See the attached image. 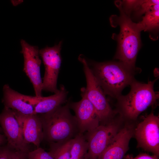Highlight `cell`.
Wrapping results in <instances>:
<instances>
[{
	"mask_svg": "<svg viewBox=\"0 0 159 159\" xmlns=\"http://www.w3.org/2000/svg\"><path fill=\"white\" fill-rule=\"evenodd\" d=\"M115 4L119 10L120 15L112 16L110 22L113 26L118 25L120 28L118 34L112 36L118 45L115 58L128 68L135 70V61L140 45V32L136 28V23L124 12L122 1H116Z\"/></svg>",
	"mask_w": 159,
	"mask_h": 159,
	"instance_id": "1",
	"label": "cell"
},
{
	"mask_svg": "<svg viewBox=\"0 0 159 159\" xmlns=\"http://www.w3.org/2000/svg\"><path fill=\"white\" fill-rule=\"evenodd\" d=\"M69 101L48 113L38 114L43 140L49 144L65 143L80 133L76 118L70 111Z\"/></svg>",
	"mask_w": 159,
	"mask_h": 159,
	"instance_id": "2",
	"label": "cell"
},
{
	"mask_svg": "<svg viewBox=\"0 0 159 159\" xmlns=\"http://www.w3.org/2000/svg\"><path fill=\"white\" fill-rule=\"evenodd\" d=\"M87 61L105 95L117 98L121 95L123 90L135 80V70L128 68L119 61Z\"/></svg>",
	"mask_w": 159,
	"mask_h": 159,
	"instance_id": "3",
	"label": "cell"
},
{
	"mask_svg": "<svg viewBox=\"0 0 159 159\" xmlns=\"http://www.w3.org/2000/svg\"><path fill=\"white\" fill-rule=\"evenodd\" d=\"M157 78L143 83L135 79L130 84L131 89L126 95H121L117 99L120 112L125 117L135 120L149 107L155 104L159 93L154 90Z\"/></svg>",
	"mask_w": 159,
	"mask_h": 159,
	"instance_id": "4",
	"label": "cell"
},
{
	"mask_svg": "<svg viewBox=\"0 0 159 159\" xmlns=\"http://www.w3.org/2000/svg\"><path fill=\"white\" fill-rule=\"evenodd\" d=\"M78 60L82 64L85 75L86 87H85L87 97L94 106L99 117L100 123H108L115 113L105 94L90 68L84 56L80 55Z\"/></svg>",
	"mask_w": 159,
	"mask_h": 159,
	"instance_id": "5",
	"label": "cell"
},
{
	"mask_svg": "<svg viewBox=\"0 0 159 159\" xmlns=\"http://www.w3.org/2000/svg\"><path fill=\"white\" fill-rule=\"evenodd\" d=\"M62 42L60 41L53 47L47 46L39 50V55L45 69L42 81V91L55 93L59 90L57 82L62 62L60 52Z\"/></svg>",
	"mask_w": 159,
	"mask_h": 159,
	"instance_id": "6",
	"label": "cell"
},
{
	"mask_svg": "<svg viewBox=\"0 0 159 159\" xmlns=\"http://www.w3.org/2000/svg\"><path fill=\"white\" fill-rule=\"evenodd\" d=\"M137 147L159 156V118L151 112L134 130Z\"/></svg>",
	"mask_w": 159,
	"mask_h": 159,
	"instance_id": "7",
	"label": "cell"
},
{
	"mask_svg": "<svg viewBox=\"0 0 159 159\" xmlns=\"http://www.w3.org/2000/svg\"><path fill=\"white\" fill-rule=\"evenodd\" d=\"M119 130L117 125L109 122L84 134L88 145V159H97Z\"/></svg>",
	"mask_w": 159,
	"mask_h": 159,
	"instance_id": "8",
	"label": "cell"
},
{
	"mask_svg": "<svg viewBox=\"0 0 159 159\" xmlns=\"http://www.w3.org/2000/svg\"><path fill=\"white\" fill-rule=\"evenodd\" d=\"M0 126L5 136L7 144L15 151L28 153L31 151L25 141L21 127L11 109L4 107L0 114Z\"/></svg>",
	"mask_w": 159,
	"mask_h": 159,
	"instance_id": "9",
	"label": "cell"
},
{
	"mask_svg": "<svg viewBox=\"0 0 159 159\" xmlns=\"http://www.w3.org/2000/svg\"><path fill=\"white\" fill-rule=\"evenodd\" d=\"M21 53L24 58V70L32 84L37 97L42 96V80L40 73L41 60L39 56V50L37 46L31 45L25 40L20 41Z\"/></svg>",
	"mask_w": 159,
	"mask_h": 159,
	"instance_id": "10",
	"label": "cell"
},
{
	"mask_svg": "<svg viewBox=\"0 0 159 159\" xmlns=\"http://www.w3.org/2000/svg\"><path fill=\"white\" fill-rule=\"evenodd\" d=\"M81 100L77 102H70L69 107L75 113L80 133L91 131L100 125L99 117L92 104L87 98L85 90L81 89Z\"/></svg>",
	"mask_w": 159,
	"mask_h": 159,
	"instance_id": "11",
	"label": "cell"
},
{
	"mask_svg": "<svg viewBox=\"0 0 159 159\" xmlns=\"http://www.w3.org/2000/svg\"><path fill=\"white\" fill-rule=\"evenodd\" d=\"M2 102L4 107L25 115L33 114L34 107L39 97L22 94L12 89L8 84L3 88Z\"/></svg>",
	"mask_w": 159,
	"mask_h": 159,
	"instance_id": "12",
	"label": "cell"
},
{
	"mask_svg": "<svg viewBox=\"0 0 159 159\" xmlns=\"http://www.w3.org/2000/svg\"><path fill=\"white\" fill-rule=\"evenodd\" d=\"M13 111L21 128L25 142L29 144H33L37 148L40 147L41 143L43 140V135L42 123L39 114L25 115Z\"/></svg>",
	"mask_w": 159,
	"mask_h": 159,
	"instance_id": "13",
	"label": "cell"
},
{
	"mask_svg": "<svg viewBox=\"0 0 159 159\" xmlns=\"http://www.w3.org/2000/svg\"><path fill=\"white\" fill-rule=\"evenodd\" d=\"M134 132V129L129 125L119 130L97 159H123Z\"/></svg>",
	"mask_w": 159,
	"mask_h": 159,
	"instance_id": "14",
	"label": "cell"
},
{
	"mask_svg": "<svg viewBox=\"0 0 159 159\" xmlns=\"http://www.w3.org/2000/svg\"><path fill=\"white\" fill-rule=\"evenodd\" d=\"M67 94L65 87L62 85L58 91L53 95L40 97L34 107L33 114L46 113L62 105L67 101Z\"/></svg>",
	"mask_w": 159,
	"mask_h": 159,
	"instance_id": "15",
	"label": "cell"
},
{
	"mask_svg": "<svg viewBox=\"0 0 159 159\" xmlns=\"http://www.w3.org/2000/svg\"><path fill=\"white\" fill-rule=\"evenodd\" d=\"M159 25V4L153 6L145 14L141 21L136 23V26L140 32L151 31L158 29Z\"/></svg>",
	"mask_w": 159,
	"mask_h": 159,
	"instance_id": "16",
	"label": "cell"
},
{
	"mask_svg": "<svg viewBox=\"0 0 159 159\" xmlns=\"http://www.w3.org/2000/svg\"><path fill=\"white\" fill-rule=\"evenodd\" d=\"M88 150L84 134L79 133L72 140L69 159H88Z\"/></svg>",
	"mask_w": 159,
	"mask_h": 159,
	"instance_id": "17",
	"label": "cell"
},
{
	"mask_svg": "<svg viewBox=\"0 0 159 159\" xmlns=\"http://www.w3.org/2000/svg\"><path fill=\"white\" fill-rule=\"evenodd\" d=\"M72 139L64 143L49 144V153L54 159H69L70 151Z\"/></svg>",
	"mask_w": 159,
	"mask_h": 159,
	"instance_id": "18",
	"label": "cell"
},
{
	"mask_svg": "<svg viewBox=\"0 0 159 159\" xmlns=\"http://www.w3.org/2000/svg\"><path fill=\"white\" fill-rule=\"evenodd\" d=\"M27 159H54L49 153L39 147L28 153Z\"/></svg>",
	"mask_w": 159,
	"mask_h": 159,
	"instance_id": "19",
	"label": "cell"
},
{
	"mask_svg": "<svg viewBox=\"0 0 159 159\" xmlns=\"http://www.w3.org/2000/svg\"><path fill=\"white\" fill-rule=\"evenodd\" d=\"M142 0H124L122 1L123 9L125 13L129 16L132 11H136L143 2Z\"/></svg>",
	"mask_w": 159,
	"mask_h": 159,
	"instance_id": "20",
	"label": "cell"
},
{
	"mask_svg": "<svg viewBox=\"0 0 159 159\" xmlns=\"http://www.w3.org/2000/svg\"><path fill=\"white\" fill-rule=\"evenodd\" d=\"M159 4L158 0H143L138 10L135 11V15L140 16L149 11L154 5Z\"/></svg>",
	"mask_w": 159,
	"mask_h": 159,
	"instance_id": "21",
	"label": "cell"
},
{
	"mask_svg": "<svg viewBox=\"0 0 159 159\" xmlns=\"http://www.w3.org/2000/svg\"><path fill=\"white\" fill-rule=\"evenodd\" d=\"M15 151L7 143L0 146V159H11Z\"/></svg>",
	"mask_w": 159,
	"mask_h": 159,
	"instance_id": "22",
	"label": "cell"
},
{
	"mask_svg": "<svg viewBox=\"0 0 159 159\" xmlns=\"http://www.w3.org/2000/svg\"><path fill=\"white\" fill-rule=\"evenodd\" d=\"M123 159H158V157L154 155H150L146 153H141L135 157L128 155L125 156Z\"/></svg>",
	"mask_w": 159,
	"mask_h": 159,
	"instance_id": "23",
	"label": "cell"
},
{
	"mask_svg": "<svg viewBox=\"0 0 159 159\" xmlns=\"http://www.w3.org/2000/svg\"><path fill=\"white\" fill-rule=\"evenodd\" d=\"M28 153L15 151L11 159H27Z\"/></svg>",
	"mask_w": 159,
	"mask_h": 159,
	"instance_id": "24",
	"label": "cell"
},
{
	"mask_svg": "<svg viewBox=\"0 0 159 159\" xmlns=\"http://www.w3.org/2000/svg\"><path fill=\"white\" fill-rule=\"evenodd\" d=\"M7 143V140L4 135L0 132V146L6 144Z\"/></svg>",
	"mask_w": 159,
	"mask_h": 159,
	"instance_id": "25",
	"label": "cell"
},
{
	"mask_svg": "<svg viewBox=\"0 0 159 159\" xmlns=\"http://www.w3.org/2000/svg\"><path fill=\"white\" fill-rule=\"evenodd\" d=\"M22 0H11V2L14 6H16L20 4L23 2Z\"/></svg>",
	"mask_w": 159,
	"mask_h": 159,
	"instance_id": "26",
	"label": "cell"
},
{
	"mask_svg": "<svg viewBox=\"0 0 159 159\" xmlns=\"http://www.w3.org/2000/svg\"><path fill=\"white\" fill-rule=\"evenodd\" d=\"M0 133L1 132V133H3L1 127L0 126Z\"/></svg>",
	"mask_w": 159,
	"mask_h": 159,
	"instance_id": "27",
	"label": "cell"
}]
</instances>
